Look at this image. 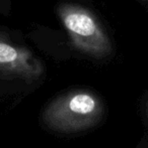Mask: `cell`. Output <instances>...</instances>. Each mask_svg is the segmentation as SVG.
<instances>
[{
    "mask_svg": "<svg viewBox=\"0 0 148 148\" xmlns=\"http://www.w3.org/2000/svg\"><path fill=\"white\" fill-rule=\"evenodd\" d=\"M105 115L101 99L90 91L74 90L54 99L43 112L48 128L61 133H77L97 126Z\"/></svg>",
    "mask_w": 148,
    "mask_h": 148,
    "instance_id": "1",
    "label": "cell"
},
{
    "mask_svg": "<svg viewBox=\"0 0 148 148\" xmlns=\"http://www.w3.org/2000/svg\"><path fill=\"white\" fill-rule=\"evenodd\" d=\"M59 15L78 51L97 58L106 57L112 51L107 33L88 10L65 4L60 7Z\"/></svg>",
    "mask_w": 148,
    "mask_h": 148,
    "instance_id": "2",
    "label": "cell"
},
{
    "mask_svg": "<svg viewBox=\"0 0 148 148\" xmlns=\"http://www.w3.org/2000/svg\"><path fill=\"white\" fill-rule=\"evenodd\" d=\"M0 73L37 80L44 73V66L30 51L0 39Z\"/></svg>",
    "mask_w": 148,
    "mask_h": 148,
    "instance_id": "3",
    "label": "cell"
},
{
    "mask_svg": "<svg viewBox=\"0 0 148 148\" xmlns=\"http://www.w3.org/2000/svg\"><path fill=\"white\" fill-rule=\"evenodd\" d=\"M145 114H146V118L148 120V100L146 102V105H145Z\"/></svg>",
    "mask_w": 148,
    "mask_h": 148,
    "instance_id": "4",
    "label": "cell"
}]
</instances>
